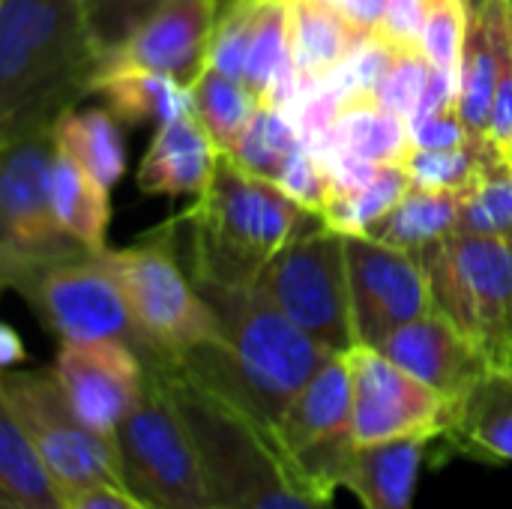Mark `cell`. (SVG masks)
Returning <instances> with one entry per match:
<instances>
[{"mask_svg": "<svg viewBox=\"0 0 512 509\" xmlns=\"http://www.w3.org/2000/svg\"><path fill=\"white\" fill-rule=\"evenodd\" d=\"M195 285L210 303L219 333L171 363L273 432L300 387L336 351L303 333L255 288Z\"/></svg>", "mask_w": 512, "mask_h": 509, "instance_id": "1", "label": "cell"}, {"mask_svg": "<svg viewBox=\"0 0 512 509\" xmlns=\"http://www.w3.org/2000/svg\"><path fill=\"white\" fill-rule=\"evenodd\" d=\"M96 69L81 0H0V147L51 132Z\"/></svg>", "mask_w": 512, "mask_h": 509, "instance_id": "2", "label": "cell"}, {"mask_svg": "<svg viewBox=\"0 0 512 509\" xmlns=\"http://www.w3.org/2000/svg\"><path fill=\"white\" fill-rule=\"evenodd\" d=\"M144 360L156 366L165 390L192 432L213 507L336 509L300 483L267 426L198 384L171 360Z\"/></svg>", "mask_w": 512, "mask_h": 509, "instance_id": "3", "label": "cell"}, {"mask_svg": "<svg viewBox=\"0 0 512 509\" xmlns=\"http://www.w3.org/2000/svg\"><path fill=\"white\" fill-rule=\"evenodd\" d=\"M186 219L192 225V279L252 291L267 264L321 216L300 207L276 180L219 156L210 186Z\"/></svg>", "mask_w": 512, "mask_h": 509, "instance_id": "4", "label": "cell"}, {"mask_svg": "<svg viewBox=\"0 0 512 509\" xmlns=\"http://www.w3.org/2000/svg\"><path fill=\"white\" fill-rule=\"evenodd\" d=\"M417 258L435 309L483 351L492 369H512V231H453Z\"/></svg>", "mask_w": 512, "mask_h": 509, "instance_id": "5", "label": "cell"}, {"mask_svg": "<svg viewBox=\"0 0 512 509\" xmlns=\"http://www.w3.org/2000/svg\"><path fill=\"white\" fill-rule=\"evenodd\" d=\"M114 453L123 489L144 509H213L192 432L153 363L135 408L114 432Z\"/></svg>", "mask_w": 512, "mask_h": 509, "instance_id": "6", "label": "cell"}, {"mask_svg": "<svg viewBox=\"0 0 512 509\" xmlns=\"http://www.w3.org/2000/svg\"><path fill=\"white\" fill-rule=\"evenodd\" d=\"M99 255L129 303L141 357L177 360L216 339L219 321L210 303L165 243L102 249Z\"/></svg>", "mask_w": 512, "mask_h": 509, "instance_id": "7", "label": "cell"}, {"mask_svg": "<svg viewBox=\"0 0 512 509\" xmlns=\"http://www.w3.org/2000/svg\"><path fill=\"white\" fill-rule=\"evenodd\" d=\"M255 291L324 348L345 354L357 345L345 234L324 225V219L303 228L267 264Z\"/></svg>", "mask_w": 512, "mask_h": 509, "instance_id": "8", "label": "cell"}, {"mask_svg": "<svg viewBox=\"0 0 512 509\" xmlns=\"http://www.w3.org/2000/svg\"><path fill=\"white\" fill-rule=\"evenodd\" d=\"M54 159L51 132L27 135L3 147L0 168V273L6 288H18L27 276L90 252L69 237L48 195Z\"/></svg>", "mask_w": 512, "mask_h": 509, "instance_id": "9", "label": "cell"}, {"mask_svg": "<svg viewBox=\"0 0 512 509\" xmlns=\"http://www.w3.org/2000/svg\"><path fill=\"white\" fill-rule=\"evenodd\" d=\"M0 408L18 420L66 498L102 483H120L114 441L90 432L75 417L54 369H6Z\"/></svg>", "mask_w": 512, "mask_h": 509, "instance_id": "10", "label": "cell"}, {"mask_svg": "<svg viewBox=\"0 0 512 509\" xmlns=\"http://www.w3.org/2000/svg\"><path fill=\"white\" fill-rule=\"evenodd\" d=\"M18 294L60 342L120 339L141 354L129 303L99 252H84L27 276Z\"/></svg>", "mask_w": 512, "mask_h": 509, "instance_id": "11", "label": "cell"}, {"mask_svg": "<svg viewBox=\"0 0 512 509\" xmlns=\"http://www.w3.org/2000/svg\"><path fill=\"white\" fill-rule=\"evenodd\" d=\"M351 366V435L357 444L441 438L453 405L372 345L345 351Z\"/></svg>", "mask_w": 512, "mask_h": 509, "instance_id": "12", "label": "cell"}, {"mask_svg": "<svg viewBox=\"0 0 512 509\" xmlns=\"http://www.w3.org/2000/svg\"><path fill=\"white\" fill-rule=\"evenodd\" d=\"M345 252L357 345L378 348L390 333L435 309L426 267L414 252L369 234L345 237Z\"/></svg>", "mask_w": 512, "mask_h": 509, "instance_id": "13", "label": "cell"}, {"mask_svg": "<svg viewBox=\"0 0 512 509\" xmlns=\"http://www.w3.org/2000/svg\"><path fill=\"white\" fill-rule=\"evenodd\" d=\"M54 378L75 417L90 432L114 441L144 390L147 363L138 348L120 339L60 342Z\"/></svg>", "mask_w": 512, "mask_h": 509, "instance_id": "14", "label": "cell"}, {"mask_svg": "<svg viewBox=\"0 0 512 509\" xmlns=\"http://www.w3.org/2000/svg\"><path fill=\"white\" fill-rule=\"evenodd\" d=\"M225 0H168L123 45L99 60L96 72L141 69L195 84L210 63V42Z\"/></svg>", "mask_w": 512, "mask_h": 509, "instance_id": "15", "label": "cell"}, {"mask_svg": "<svg viewBox=\"0 0 512 509\" xmlns=\"http://www.w3.org/2000/svg\"><path fill=\"white\" fill-rule=\"evenodd\" d=\"M378 351L396 366L429 384L450 405H456L492 366L483 351L438 309L390 333Z\"/></svg>", "mask_w": 512, "mask_h": 509, "instance_id": "16", "label": "cell"}, {"mask_svg": "<svg viewBox=\"0 0 512 509\" xmlns=\"http://www.w3.org/2000/svg\"><path fill=\"white\" fill-rule=\"evenodd\" d=\"M351 408V366L345 354H333L291 399L273 426V438L288 462H294L321 444L351 435Z\"/></svg>", "mask_w": 512, "mask_h": 509, "instance_id": "17", "label": "cell"}, {"mask_svg": "<svg viewBox=\"0 0 512 509\" xmlns=\"http://www.w3.org/2000/svg\"><path fill=\"white\" fill-rule=\"evenodd\" d=\"M438 441L450 456L512 465V369H489L453 405Z\"/></svg>", "mask_w": 512, "mask_h": 509, "instance_id": "18", "label": "cell"}, {"mask_svg": "<svg viewBox=\"0 0 512 509\" xmlns=\"http://www.w3.org/2000/svg\"><path fill=\"white\" fill-rule=\"evenodd\" d=\"M216 147L195 111L162 126L138 165V189L144 195H204L216 171Z\"/></svg>", "mask_w": 512, "mask_h": 509, "instance_id": "19", "label": "cell"}, {"mask_svg": "<svg viewBox=\"0 0 512 509\" xmlns=\"http://www.w3.org/2000/svg\"><path fill=\"white\" fill-rule=\"evenodd\" d=\"M288 21L300 90L327 81L372 36L330 0H288Z\"/></svg>", "mask_w": 512, "mask_h": 509, "instance_id": "20", "label": "cell"}, {"mask_svg": "<svg viewBox=\"0 0 512 509\" xmlns=\"http://www.w3.org/2000/svg\"><path fill=\"white\" fill-rule=\"evenodd\" d=\"M435 438H399L384 444H357L342 489H348L363 509H411L420 468Z\"/></svg>", "mask_w": 512, "mask_h": 509, "instance_id": "21", "label": "cell"}, {"mask_svg": "<svg viewBox=\"0 0 512 509\" xmlns=\"http://www.w3.org/2000/svg\"><path fill=\"white\" fill-rule=\"evenodd\" d=\"M411 150V132L408 123L396 114L384 111L372 96L351 93L324 141V156H354L372 165H393L408 156Z\"/></svg>", "mask_w": 512, "mask_h": 509, "instance_id": "22", "label": "cell"}, {"mask_svg": "<svg viewBox=\"0 0 512 509\" xmlns=\"http://www.w3.org/2000/svg\"><path fill=\"white\" fill-rule=\"evenodd\" d=\"M90 93H99L105 108L126 126L138 123H168L180 114L195 111L192 87L141 69H114V72H96Z\"/></svg>", "mask_w": 512, "mask_h": 509, "instance_id": "23", "label": "cell"}, {"mask_svg": "<svg viewBox=\"0 0 512 509\" xmlns=\"http://www.w3.org/2000/svg\"><path fill=\"white\" fill-rule=\"evenodd\" d=\"M108 186H102L84 165L54 147L51 174H48V195L51 210L60 228L84 243L90 252H102L108 222H111V198Z\"/></svg>", "mask_w": 512, "mask_h": 509, "instance_id": "24", "label": "cell"}, {"mask_svg": "<svg viewBox=\"0 0 512 509\" xmlns=\"http://www.w3.org/2000/svg\"><path fill=\"white\" fill-rule=\"evenodd\" d=\"M471 192H474V183L456 186V189L414 186L405 195V201L369 231V237L420 255L426 246L444 240L447 234H453L459 228V219H462V210H465Z\"/></svg>", "mask_w": 512, "mask_h": 509, "instance_id": "25", "label": "cell"}, {"mask_svg": "<svg viewBox=\"0 0 512 509\" xmlns=\"http://www.w3.org/2000/svg\"><path fill=\"white\" fill-rule=\"evenodd\" d=\"M54 147L84 165L102 186H114L126 174V141L120 120L102 108H69L51 126Z\"/></svg>", "mask_w": 512, "mask_h": 509, "instance_id": "26", "label": "cell"}, {"mask_svg": "<svg viewBox=\"0 0 512 509\" xmlns=\"http://www.w3.org/2000/svg\"><path fill=\"white\" fill-rule=\"evenodd\" d=\"M66 501L18 420L0 408V509H66Z\"/></svg>", "mask_w": 512, "mask_h": 509, "instance_id": "27", "label": "cell"}, {"mask_svg": "<svg viewBox=\"0 0 512 509\" xmlns=\"http://www.w3.org/2000/svg\"><path fill=\"white\" fill-rule=\"evenodd\" d=\"M411 189H414V180L405 171V165L399 162L381 165L369 183L354 186V189H333L321 219L324 225H330L333 231L345 237L369 234L381 219H387L405 201Z\"/></svg>", "mask_w": 512, "mask_h": 509, "instance_id": "28", "label": "cell"}, {"mask_svg": "<svg viewBox=\"0 0 512 509\" xmlns=\"http://www.w3.org/2000/svg\"><path fill=\"white\" fill-rule=\"evenodd\" d=\"M192 96H195V117L210 135L216 153L231 156L243 129L249 126L252 114L261 105L258 96L246 84L222 75L213 66H207L198 75V81L192 84Z\"/></svg>", "mask_w": 512, "mask_h": 509, "instance_id": "29", "label": "cell"}, {"mask_svg": "<svg viewBox=\"0 0 512 509\" xmlns=\"http://www.w3.org/2000/svg\"><path fill=\"white\" fill-rule=\"evenodd\" d=\"M303 150V138L300 129L294 126V120L276 108L261 102L258 111L252 114L249 126L243 129L231 159L267 180H279L282 171L288 168V162Z\"/></svg>", "mask_w": 512, "mask_h": 509, "instance_id": "30", "label": "cell"}, {"mask_svg": "<svg viewBox=\"0 0 512 509\" xmlns=\"http://www.w3.org/2000/svg\"><path fill=\"white\" fill-rule=\"evenodd\" d=\"M495 144L486 135H474L465 147L453 150H420L411 147L402 159L405 171L411 174L414 186L423 189H456L477 183L483 165L489 162Z\"/></svg>", "mask_w": 512, "mask_h": 509, "instance_id": "31", "label": "cell"}, {"mask_svg": "<svg viewBox=\"0 0 512 509\" xmlns=\"http://www.w3.org/2000/svg\"><path fill=\"white\" fill-rule=\"evenodd\" d=\"M456 231H465V234H510L512 231V159L504 156L498 147L483 165Z\"/></svg>", "mask_w": 512, "mask_h": 509, "instance_id": "32", "label": "cell"}, {"mask_svg": "<svg viewBox=\"0 0 512 509\" xmlns=\"http://www.w3.org/2000/svg\"><path fill=\"white\" fill-rule=\"evenodd\" d=\"M468 21V0H423V51L432 66L447 72L456 84L462 81Z\"/></svg>", "mask_w": 512, "mask_h": 509, "instance_id": "33", "label": "cell"}, {"mask_svg": "<svg viewBox=\"0 0 512 509\" xmlns=\"http://www.w3.org/2000/svg\"><path fill=\"white\" fill-rule=\"evenodd\" d=\"M432 72H435V66H432V60L426 57L423 48H402L399 45L396 57H393L390 69L384 72V78L378 81L372 99L384 111H390L399 120L411 123V117L417 114V105H420V99L426 93V84H429Z\"/></svg>", "mask_w": 512, "mask_h": 509, "instance_id": "34", "label": "cell"}, {"mask_svg": "<svg viewBox=\"0 0 512 509\" xmlns=\"http://www.w3.org/2000/svg\"><path fill=\"white\" fill-rule=\"evenodd\" d=\"M162 3L168 0H81L99 60L123 45Z\"/></svg>", "mask_w": 512, "mask_h": 509, "instance_id": "35", "label": "cell"}, {"mask_svg": "<svg viewBox=\"0 0 512 509\" xmlns=\"http://www.w3.org/2000/svg\"><path fill=\"white\" fill-rule=\"evenodd\" d=\"M255 9H258V0L222 3V12H219L216 30H213V42H210V63L207 66L219 69L222 75H228L240 84H243V66H246Z\"/></svg>", "mask_w": 512, "mask_h": 509, "instance_id": "36", "label": "cell"}, {"mask_svg": "<svg viewBox=\"0 0 512 509\" xmlns=\"http://www.w3.org/2000/svg\"><path fill=\"white\" fill-rule=\"evenodd\" d=\"M276 183H279L300 207H306V210L315 213V216L324 213V207H327V201H330V195H333V177H330L327 162H324L318 153L306 150V147L288 162V168L282 171V177H279Z\"/></svg>", "mask_w": 512, "mask_h": 509, "instance_id": "37", "label": "cell"}, {"mask_svg": "<svg viewBox=\"0 0 512 509\" xmlns=\"http://www.w3.org/2000/svg\"><path fill=\"white\" fill-rule=\"evenodd\" d=\"M408 132H411V147H420V150H453V147H465L474 138L462 120L459 102L447 105L444 111H438L426 120L411 123Z\"/></svg>", "mask_w": 512, "mask_h": 509, "instance_id": "38", "label": "cell"}, {"mask_svg": "<svg viewBox=\"0 0 512 509\" xmlns=\"http://www.w3.org/2000/svg\"><path fill=\"white\" fill-rule=\"evenodd\" d=\"M378 33L402 48H423V0H387Z\"/></svg>", "mask_w": 512, "mask_h": 509, "instance_id": "39", "label": "cell"}, {"mask_svg": "<svg viewBox=\"0 0 512 509\" xmlns=\"http://www.w3.org/2000/svg\"><path fill=\"white\" fill-rule=\"evenodd\" d=\"M66 509H144L120 483H102L84 489L66 501Z\"/></svg>", "mask_w": 512, "mask_h": 509, "instance_id": "40", "label": "cell"}, {"mask_svg": "<svg viewBox=\"0 0 512 509\" xmlns=\"http://www.w3.org/2000/svg\"><path fill=\"white\" fill-rule=\"evenodd\" d=\"M330 3L339 6V9H342L354 24H360L363 30H369V33H378V30H381L387 0H330Z\"/></svg>", "mask_w": 512, "mask_h": 509, "instance_id": "41", "label": "cell"}, {"mask_svg": "<svg viewBox=\"0 0 512 509\" xmlns=\"http://www.w3.org/2000/svg\"><path fill=\"white\" fill-rule=\"evenodd\" d=\"M0 360H3V366L6 369H12L15 363H21L24 360V348H21V342H18V336H15V330L12 327H3V339H0Z\"/></svg>", "mask_w": 512, "mask_h": 509, "instance_id": "42", "label": "cell"}, {"mask_svg": "<svg viewBox=\"0 0 512 509\" xmlns=\"http://www.w3.org/2000/svg\"><path fill=\"white\" fill-rule=\"evenodd\" d=\"M213 509H222V507H213Z\"/></svg>", "mask_w": 512, "mask_h": 509, "instance_id": "43", "label": "cell"}]
</instances>
